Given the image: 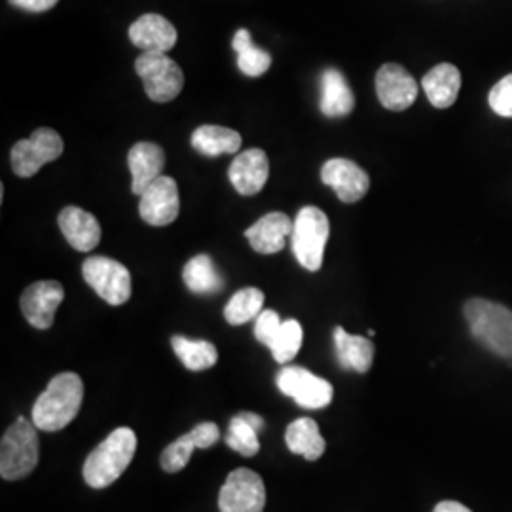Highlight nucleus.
<instances>
[{"label": "nucleus", "instance_id": "f257e3e1", "mask_svg": "<svg viewBox=\"0 0 512 512\" xmlns=\"http://www.w3.org/2000/svg\"><path fill=\"white\" fill-rule=\"evenodd\" d=\"M84 401V384L78 374L61 372L50 380L33 408V423L40 431H61L78 416Z\"/></svg>", "mask_w": 512, "mask_h": 512}, {"label": "nucleus", "instance_id": "f03ea898", "mask_svg": "<svg viewBox=\"0 0 512 512\" xmlns=\"http://www.w3.org/2000/svg\"><path fill=\"white\" fill-rule=\"evenodd\" d=\"M137 452V435L129 427H120L112 431L92 454L86 459L82 475L95 490L109 488L124 471L128 469L131 459Z\"/></svg>", "mask_w": 512, "mask_h": 512}, {"label": "nucleus", "instance_id": "7ed1b4c3", "mask_svg": "<svg viewBox=\"0 0 512 512\" xmlns=\"http://www.w3.org/2000/svg\"><path fill=\"white\" fill-rule=\"evenodd\" d=\"M463 313L476 342L511 361L512 311L486 298H471L465 304Z\"/></svg>", "mask_w": 512, "mask_h": 512}, {"label": "nucleus", "instance_id": "20e7f679", "mask_svg": "<svg viewBox=\"0 0 512 512\" xmlns=\"http://www.w3.org/2000/svg\"><path fill=\"white\" fill-rule=\"evenodd\" d=\"M37 425L25 418L4 433L0 442V475L4 480H19L33 473L38 463Z\"/></svg>", "mask_w": 512, "mask_h": 512}, {"label": "nucleus", "instance_id": "39448f33", "mask_svg": "<svg viewBox=\"0 0 512 512\" xmlns=\"http://www.w3.org/2000/svg\"><path fill=\"white\" fill-rule=\"evenodd\" d=\"M329 236V217L319 207L308 205L298 211L291 238L294 256L302 268L308 272L321 270Z\"/></svg>", "mask_w": 512, "mask_h": 512}, {"label": "nucleus", "instance_id": "423d86ee", "mask_svg": "<svg viewBox=\"0 0 512 512\" xmlns=\"http://www.w3.org/2000/svg\"><path fill=\"white\" fill-rule=\"evenodd\" d=\"M135 71L141 76L145 92L154 103H169L183 92V71L167 54L143 52L135 61Z\"/></svg>", "mask_w": 512, "mask_h": 512}, {"label": "nucleus", "instance_id": "0eeeda50", "mask_svg": "<svg viewBox=\"0 0 512 512\" xmlns=\"http://www.w3.org/2000/svg\"><path fill=\"white\" fill-rule=\"evenodd\" d=\"M82 275L110 306H122L131 296V274L128 268L107 256H90L82 264Z\"/></svg>", "mask_w": 512, "mask_h": 512}, {"label": "nucleus", "instance_id": "6e6552de", "mask_svg": "<svg viewBox=\"0 0 512 512\" xmlns=\"http://www.w3.org/2000/svg\"><path fill=\"white\" fill-rule=\"evenodd\" d=\"M61 135L50 128H38L29 139L18 141L12 148V169L21 179L37 175L46 164L55 162L63 154Z\"/></svg>", "mask_w": 512, "mask_h": 512}, {"label": "nucleus", "instance_id": "1a4fd4ad", "mask_svg": "<svg viewBox=\"0 0 512 512\" xmlns=\"http://www.w3.org/2000/svg\"><path fill=\"white\" fill-rule=\"evenodd\" d=\"M277 387L302 408L319 410L332 403V385L302 366H285L277 374Z\"/></svg>", "mask_w": 512, "mask_h": 512}, {"label": "nucleus", "instance_id": "9d476101", "mask_svg": "<svg viewBox=\"0 0 512 512\" xmlns=\"http://www.w3.org/2000/svg\"><path fill=\"white\" fill-rule=\"evenodd\" d=\"M266 486L251 469L230 473L219 492L220 512H264Z\"/></svg>", "mask_w": 512, "mask_h": 512}, {"label": "nucleus", "instance_id": "9b49d317", "mask_svg": "<svg viewBox=\"0 0 512 512\" xmlns=\"http://www.w3.org/2000/svg\"><path fill=\"white\" fill-rule=\"evenodd\" d=\"M65 298L63 285L59 281H37L29 285L19 300L25 319L38 330L50 329L54 325L55 311Z\"/></svg>", "mask_w": 512, "mask_h": 512}, {"label": "nucleus", "instance_id": "f8f14e48", "mask_svg": "<svg viewBox=\"0 0 512 512\" xmlns=\"http://www.w3.org/2000/svg\"><path fill=\"white\" fill-rule=\"evenodd\" d=\"M179 186L171 177H158L141 194L139 215L150 226H167L179 217Z\"/></svg>", "mask_w": 512, "mask_h": 512}, {"label": "nucleus", "instance_id": "ddd939ff", "mask_svg": "<svg viewBox=\"0 0 512 512\" xmlns=\"http://www.w3.org/2000/svg\"><path fill=\"white\" fill-rule=\"evenodd\" d=\"M376 93L385 109L403 112L418 99V82L404 67L387 63L376 74Z\"/></svg>", "mask_w": 512, "mask_h": 512}, {"label": "nucleus", "instance_id": "4468645a", "mask_svg": "<svg viewBox=\"0 0 512 512\" xmlns=\"http://www.w3.org/2000/svg\"><path fill=\"white\" fill-rule=\"evenodd\" d=\"M321 181L330 186L338 200L344 203L363 200L370 188V177L365 169L346 158H332L323 165Z\"/></svg>", "mask_w": 512, "mask_h": 512}, {"label": "nucleus", "instance_id": "2eb2a0df", "mask_svg": "<svg viewBox=\"0 0 512 512\" xmlns=\"http://www.w3.org/2000/svg\"><path fill=\"white\" fill-rule=\"evenodd\" d=\"M230 183L241 196H255L270 177V162L264 150L249 148L236 156L228 171Z\"/></svg>", "mask_w": 512, "mask_h": 512}, {"label": "nucleus", "instance_id": "dca6fc26", "mask_svg": "<svg viewBox=\"0 0 512 512\" xmlns=\"http://www.w3.org/2000/svg\"><path fill=\"white\" fill-rule=\"evenodd\" d=\"M177 29L158 14H145L129 27V40L143 52L167 54L177 44Z\"/></svg>", "mask_w": 512, "mask_h": 512}, {"label": "nucleus", "instance_id": "f3484780", "mask_svg": "<svg viewBox=\"0 0 512 512\" xmlns=\"http://www.w3.org/2000/svg\"><path fill=\"white\" fill-rule=\"evenodd\" d=\"M294 220L285 213H268L245 230V238L260 255H275L285 247V239L293 234Z\"/></svg>", "mask_w": 512, "mask_h": 512}, {"label": "nucleus", "instance_id": "a211bd4d", "mask_svg": "<svg viewBox=\"0 0 512 512\" xmlns=\"http://www.w3.org/2000/svg\"><path fill=\"white\" fill-rule=\"evenodd\" d=\"M59 228L65 239L71 243L76 251L88 253L93 251L101 241V224L92 213L69 205L59 213Z\"/></svg>", "mask_w": 512, "mask_h": 512}, {"label": "nucleus", "instance_id": "6ab92c4d", "mask_svg": "<svg viewBox=\"0 0 512 512\" xmlns=\"http://www.w3.org/2000/svg\"><path fill=\"white\" fill-rule=\"evenodd\" d=\"M128 165L133 175L131 192L141 196L150 184L162 177L165 152L154 143H137L129 150Z\"/></svg>", "mask_w": 512, "mask_h": 512}, {"label": "nucleus", "instance_id": "aec40b11", "mask_svg": "<svg viewBox=\"0 0 512 512\" xmlns=\"http://www.w3.org/2000/svg\"><path fill=\"white\" fill-rule=\"evenodd\" d=\"M421 88L435 109H450L461 90V73L456 65L440 63L423 76Z\"/></svg>", "mask_w": 512, "mask_h": 512}, {"label": "nucleus", "instance_id": "412c9836", "mask_svg": "<svg viewBox=\"0 0 512 512\" xmlns=\"http://www.w3.org/2000/svg\"><path fill=\"white\" fill-rule=\"evenodd\" d=\"M321 112L329 118H342L348 116L355 107V95L349 88L346 76L336 71L327 69L321 76Z\"/></svg>", "mask_w": 512, "mask_h": 512}, {"label": "nucleus", "instance_id": "4be33fe9", "mask_svg": "<svg viewBox=\"0 0 512 512\" xmlns=\"http://www.w3.org/2000/svg\"><path fill=\"white\" fill-rule=\"evenodd\" d=\"M334 346L340 365L348 370L365 374L374 361V346L368 338L348 334L342 327L334 329Z\"/></svg>", "mask_w": 512, "mask_h": 512}, {"label": "nucleus", "instance_id": "5701e85b", "mask_svg": "<svg viewBox=\"0 0 512 512\" xmlns=\"http://www.w3.org/2000/svg\"><path fill=\"white\" fill-rule=\"evenodd\" d=\"M285 442L289 446V450L308 459V461H317L325 454V439L319 431V425L310 418H300V420L293 421L287 427V435H285Z\"/></svg>", "mask_w": 512, "mask_h": 512}, {"label": "nucleus", "instance_id": "b1692460", "mask_svg": "<svg viewBox=\"0 0 512 512\" xmlns=\"http://www.w3.org/2000/svg\"><path fill=\"white\" fill-rule=\"evenodd\" d=\"M264 427V420L253 412H243L230 421L228 433H226V444L236 450L245 458H253L260 450L258 433Z\"/></svg>", "mask_w": 512, "mask_h": 512}, {"label": "nucleus", "instance_id": "393cba45", "mask_svg": "<svg viewBox=\"0 0 512 512\" xmlns=\"http://www.w3.org/2000/svg\"><path fill=\"white\" fill-rule=\"evenodd\" d=\"M190 143L203 156L215 158L220 154H236L241 148V135L222 126H202L194 131Z\"/></svg>", "mask_w": 512, "mask_h": 512}, {"label": "nucleus", "instance_id": "a878e982", "mask_svg": "<svg viewBox=\"0 0 512 512\" xmlns=\"http://www.w3.org/2000/svg\"><path fill=\"white\" fill-rule=\"evenodd\" d=\"M184 285L196 294L219 293L224 287V279L217 272L211 256L198 255L186 262L183 270Z\"/></svg>", "mask_w": 512, "mask_h": 512}, {"label": "nucleus", "instance_id": "bb28decb", "mask_svg": "<svg viewBox=\"0 0 512 512\" xmlns=\"http://www.w3.org/2000/svg\"><path fill=\"white\" fill-rule=\"evenodd\" d=\"M173 351L183 361V365L192 372H202L211 366L217 365L219 351L207 340H190L184 336L171 338Z\"/></svg>", "mask_w": 512, "mask_h": 512}, {"label": "nucleus", "instance_id": "cd10ccee", "mask_svg": "<svg viewBox=\"0 0 512 512\" xmlns=\"http://www.w3.org/2000/svg\"><path fill=\"white\" fill-rule=\"evenodd\" d=\"M232 46L238 54V67L239 71L247 76H262L268 73L270 65H272V55L268 54L266 50L256 48L253 37L247 29H239L238 33L234 35Z\"/></svg>", "mask_w": 512, "mask_h": 512}, {"label": "nucleus", "instance_id": "c85d7f7f", "mask_svg": "<svg viewBox=\"0 0 512 512\" xmlns=\"http://www.w3.org/2000/svg\"><path fill=\"white\" fill-rule=\"evenodd\" d=\"M262 306H264V293L255 287H247L230 298V302L224 308V317L234 327L245 325L262 313Z\"/></svg>", "mask_w": 512, "mask_h": 512}, {"label": "nucleus", "instance_id": "c756f323", "mask_svg": "<svg viewBox=\"0 0 512 512\" xmlns=\"http://www.w3.org/2000/svg\"><path fill=\"white\" fill-rule=\"evenodd\" d=\"M302 340H304L302 325L296 319H287L281 323V327L277 330V334L268 348L272 351L275 361L279 365H285L298 355V351L302 348Z\"/></svg>", "mask_w": 512, "mask_h": 512}, {"label": "nucleus", "instance_id": "7c9ffc66", "mask_svg": "<svg viewBox=\"0 0 512 512\" xmlns=\"http://www.w3.org/2000/svg\"><path fill=\"white\" fill-rule=\"evenodd\" d=\"M196 448H198V444H196L192 431L183 435L181 439L171 442L165 448L164 454H162V469H164L165 473H179V471H183Z\"/></svg>", "mask_w": 512, "mask_h": 512}, {"label": "nucleus", "instance_id": "2f4dec72", "mask_svg": "<svg viewBox=\"0 0 512 512\" xmlns=\"http://www.w3.org/2000/svg\"><path fill=\"white\" fill-rule=\"evenodd\" d=\"M488 101L497 116L512 118V74H507L495 84Z\"/></svg>", "mask_w": 512, "mask_h": 512}, {"label": "nucleus", "instance_id": "473e14b6", "mask_svg": "<svg viewBox=\"0 0 512 512\" xmlns=\"http://www.w3.org/2000/svg\"><path fill=\"white\" fill-rule=\"evenodd\" d=\"M281 317L277 315V311L266 310L262 311L258 317H256L255 323V336L256 340L264 346H270L272 340L277 334V330L281 327Z\"/></svg>", "mask_w": 512, "mask_h": 512}, {"label": "nucleus", "instance_id": "72a5a7b5", "mask_svg": "<svg viewBox=\"0 0 512 512\" xmlns=\"http://www.w3.org/2000/svg\"><path fill=\"white\" fill-rule=\"evenodd\" d=\"M8 2H10L12 6L19 8V10L40 14V12L52 10L59 0H8Z\"/></svg>", "mask_w": 512, "mask_h": 512}, {"label": "nucleus", "instance_id": "f704fd0d", "mask_svg": "<svg viewBox=\"0 0 512 512\" xmlns=\"http://www.w3.org/2000/svg\"><path fill=\"white\" fill-rule=\"evenodd\" d=\"M433 512H473L469 507L461 505L458 501H440Z\"/></svg>", "mask_w": 512, "mask_h": 512}]
</instances>
